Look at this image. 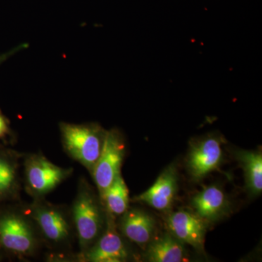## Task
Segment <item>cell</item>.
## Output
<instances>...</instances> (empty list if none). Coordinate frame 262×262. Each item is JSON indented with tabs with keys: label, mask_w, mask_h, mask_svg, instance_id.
Returning <instances> with one entry per match:
<instances>
[{
	"label": "cell",
	"mask_w": 262,
	"mask_h": 262,
	"mask_svg": "<svg viewBox=\"0 0 262 262\" xmlns=\"http://www.w3.org/2000/svg\"><path fill=\"white\" fill-rule=\"evenodd\" d=\"M60 127L67 152L92 172L101 155L106 131L96 124L61 123Z\"/></svg>",
	"instance_id": "cell-1"
},
{
	"label": "cell",
	"mask_w": 262,
	"mask_h": 262,
	"mask_svg": "<svg viewBox=\"0 0 262 262\" xmlns=\"http://www.w3.org/2000/svg\"><path fill=\"white\" fill-rule=\"evenodd\" d=\"M73 216L81 248L86 251L101 233L103 217L94 194L84 186L74 203Z\"/></svg>",
	"instance_id": "cell-2"
},
{
	"label": "cell",
	"mask_w": 262,
	"mask_h": 262,
	"mask_svg": "<svg viewBox=\"0 0 262 262\" xmlns=\"http://www.w3.org/2000/svg\"><path fill=\"white\" fill-rule=\"evenodd\" d=\"M224 142L222 136L211 134L192 143L187 156V166L194 180L201 181L219 170L223 160Z\"/></svg>",
	"instance_id": "cell-3"
},
{
	"label": "cell",
	"mask_w": 262,
	"mask_h": 262,
	"mask_svg": "<svg viewBox=\"0 0 262 262\" xmlns=\"http://www.w3.org/2000/svg\"><path fill=\"white\" fill-rule=\"evenodd\" d=\"M125 151L120 133L116 130L106 131L101 155L92 171L101 195L120 175Z\"/></svg>",
	"instance_id": "cell-4"
},
{
	"label": "cell",
	"mask_w": 262,
	"mask_h": 262,
	"mask_svg": "<svg viewBox=\"0 0 262 262\" xmlns=\"http://www.w3.org/2000/svg\"><path fill=\"white\" fill-rule=\"evenodd\" d=\"M0 244L17 254H29L35 248L36 239L28 222L18 213L0 215Z\"/></svg>",
	"instance_id": "cell-5"
},
{
	"label": "cell",
	"mask_w": 262,
	"mask_h": 262,
	"mask_svg": "<svg viewBox=\"0 0 262 262\" xmlns=\"http://www.w3.org/2000/svg\"><path fill=\"white\" fill-rule=\"evenodd\" d=\"M42 156L31 157L26 163V175L29 189L37 194L51 192L71 173Z\"/></svg>",
	"instance_id": "cell-6"
},
{
	"label": "cell",
	"mask_w": 262,
	"mask_h": 262,
	"mask_svg": "<svg viewBox=\"0 0 262 262\" xmlns=\"http://www.w3.org/2000/svg\"><path fill=\"white\" fill-rule=\"evenodd\" d=\"M166 226L169 233L182 244L189 245L198 251L204 250L207 223L192 212H173L166 217Z\"/></svg>",
	"instance_id": "cell-7"
},
{
	"label": "cell",
	"mask_w": 262,
	"mask_h": 262,
	"mask_svg": "<svg viewBox=\"0 0 262 262\" xmlns=\"http://www.w3.org/2000/svg\"><path fill=\"white\" fill-rule=\"evenodd\" d=\"M177 189L178 174L176 167L171 165L160 174L149 189L134 200L146 203L158 211H167L173 204Z\"/></svg>",
	"instance_id": "cell-8"
},
{
	"label": "cell",
	"mask_w": 262,
	"mask_h": 262,
	"mask_svg": "<svg viewBox=\"0 0 262 262\" xmlns=\"http://www.w3.org/2000/svg\"><path fill=\"white\" fill-rule=\"evenodd\" d=\"M192 206L194 213L206 223L224 218L230 208L227 196L217 185L208 186L193 196Z\"/></svg>",
	"instance_id": "cell-9"
},
{
	"label": "cell",
	"mask_w": 262,
	"mask_h": 262,
	"mask_svg": "<svg viewBox=\"0 0 262 262\" xmlns=\"http://www.w3.org/2000/svg\"><path fill=\"white\" fill-rule=\"evenodd\" d=\"M128 253L113 224L110 223L96 244L86 253V259L93 262H120L127 259Z\"/></svg>",
	"instance_id": "cell-10"
},
{
	"label": "cell",
	"mask_w": 262,
	"mask_h": 262,
	"mask_svg": "<svg viewBox=\"0 0 262 262\" xmlns=\"http://www.w3.org/2000/svg\"><path fill=\"white\" fill-rule=\"evenodd\" d=\"M33 217L45 237L50 241L63 242L70 237V225L65 215L57 208L48 206L37 207L33 212Z\"/></svg>",
	"instance_id": "cell-11"
},
{
	"label": "cell",
	"mask_w": 262,
	"mask_h": 262,
	"mask_svg": "<svg viewBox=\"0 0 262 262\" xmlns=\"http://www.w3.org/2000/svg\"><path fill=\"white\" fill-rule=\"evenodd\" d=\"M154 219L145 211L133 209L124 213L121 229L125 237L132 242L144 246L148 245L154 236Z\"/></svg>",
	"instance_id": "cell-12"
},
{
	"label": "cell",
	"mask_w": 262,
	"mask_h": 262,
	"mask_svg": "<svg viewBox=\"0 0 262 262\" xmlns=\"http://www.w3.org/2000/svg\"><path fill=\"white\" fill-rule=\"evenodd\" d=\"M146 258L151 262H182L187 259V252L182 244L170 233L151 239Z\"/></svg>",
	"instance_id": "cell-13"
},
{
	"label": "cell",
	"mask_w": 262,
	"mask_h": 262,
	"mask_svg": "<svg viewBox=\"0 0 262 262\" xmlns=\"http://www.w3.org/2000/svg\"><path fill=\"white\" fill-rule=\"evenodd\" d=\"M244 169L248 192L258 195L262 191V155L261 151H239L236 154Z\"/></svg>",
	"instance_id": "cell-14"
},
{
	"label": "cell",
	"mask_w": 262,
	"mask_h": 262,
	"mask_svg": "<svg viewBox=\"0 0 262 262\" xmlns=\"http://www.w3.org/2000/svg\"><path fill=\"white\" fill-rule=\"evenodd\" d=\"M101 196L108 211L112 214L120 215L127 211L129 203L128 189L120 174Z\"/></svg>",
	"instance_id": "cell-15"
},
{
	"label": "cell",
	"mask_w": 262,
	"mask_h": 262,
	"mask_svg": "<svg viewBox=\"0 0 262 262\" xmlns=\"http://www.w3.org/2000/svg\"><path fill=\"white\" fill-rule=\"evenodd\" d=\"M16 186V167L6 155L0 153V199L13 194Z\"/></svg>",
	"instance_id": "cell-16"
},
{
	"label": "cell",
	"mask_w": 262,
	"mask_h": 262,
	"mask_svg": "<svg viewBox=\"0 0 262 262\" xmlns=\"http://www.w3.org/2000/svg\"><path fill=\"white\" fill-rule=\"evenodd\" d=\"M28 44L19 45V46H16V47L12 48L10 51L1 53V54H0V65L3 64L7 60L9 59L12 56H14L15 53H18V52L23 51V50L28 48Z\"/></svg>",
	"instance_id": "cell-17"
},
{
	"label": "cell",
	"mask_w": 262,
	"mask_h": 262,
	"mask_svg": "<svg viewBox=\"0 0 262 262\" xmlns=\"http://www.w3.org/2000/svg\"><path fill=\"white\" fill-rule=\"evenodd\" d=\"M10 132L9 121L0 110V139H4L10 134Z\"/></svg>",
	"instance_id": "cell-18"
}]
</instances>
